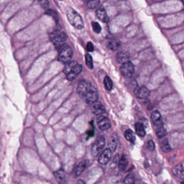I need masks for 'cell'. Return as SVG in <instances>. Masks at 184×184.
<instances>
[{
    "label": "cell",
    "instance_id": "obj_1",
    "mask_svg": "<svg viewBox=\"0 0 184 184\" xmlns=\"http://www.w3.org/2000/svg\"><path fill=\"white\" fill-rule=\"evenodd\" d=\"M66 15L70 23L77 29L84 28L83 19L78 13L71 7L68 6L66 9Z\"/></svg>",
    "mask_w": 184,
    "mask_h": 184
},
{
    "label": "cell",
    "instance_id": "obj_26",
    "mask_svg": "<svg viewBox=\"0 0 184 184\" xmlns=\"http://www.w3.org/2000/svg\"><path fill=\"white\" fill-rule=\"evenodd\" d=\"M104 84L107 90L111 91L113 88V82L109 76H106L104 79Z\"/></svg>",
    "mask_w": 184,
    "mask_h": 184
},
{
    "label": "cell",
    "instance_id": "obj_21",
    "mask_svg": "<svg viewBox=\"0 0 184 184\" xmlns=\"http://www.w3.org/2000/svg\"><path fill=\"white\" fill-rule=\"evenodd\" d=\"M124 136L128 141L131 143H135L136 141V136L134 132L130 129H128L124 133Z\"/></svg>",
    "mask_w": 184,
    "mask_h": 184
},
{
    "label": "cell",
    "instance_id": "obj_19",
    "mask_svg": "<svg viewBox=\"0 0 184 184\" xmlns=\"http://www.w3.org/2000/svg\"><path fill=\"white\" fill-rule=\"evenodd\" d=\"M128 164V158L125 154H123L122 156L119 160L118 169L121 172H124L126 170Z\"/></svg>",
    "mask_w": 184,
    "mask_h": 184
},
{
    "label": "cell",
    "instance_id": "obj_9",
    "mask_svg": "<svg viewBox=\"0 0 184 184\" xmlns=\"http://www.w3.org/2000/svg\"><path fill=\"white\" fill-rule=\"evenodd\" d=\"M97 123L99 128L101 130H107L111 126L109 118L105 116H100L97 119Z\"/></svg>",
    "mask_w": 184,
    "mask_h": 184
},
{
    "label": "cell",
    "instance_id": "obj_34",
    "mask_svg": "<svg viewBox=\"0 0 184 184\" xmlns=\"http://www.w3.org/2000/svg\"><path fill=\"white\" fill-rule=\"evenodd\" d=\"M148 148L150 151H154L155 148H156L154 141L152 140H150L148 141Z\"/></svg>",
    "mask_w": 184,
    "mask_h": 184
},
{
    "label": "cell",
    "instance_id": "obj_11",
    "mask_svg": "<svg viewBox=\"0 0 184 184\" xmlns=\"http://www.w3.org/2000/svg\"><path fill=\"white\" fill-rule=\"evenodd\" d=\"M91 111L92 113L97 116H100L105 114L106 110L104 105L98 101H97L91 104Z\"/></svg>",
    "mask_w": 184,
    "mask_h": 184
},
{
    "label": "cell",
    "instance_id": "obj_3",
    "mask_svg": "<svg viewBox=\"0 0 184 184\" xmlns=\"http://www.w3.org/2000/svg\"><path fill=\"white\" fill-rule=\"evenodd\" d=\"M105 145V137L103 136H101L96 139L92 144L91 148V154L93 156L96 157L99 155L101 152H102L103 148Z\"/></svg>",
    "mask_w": 184,
    "mask_h": 184
},
{
    "label": "cell",
    "instance_id": "obj_25",
    "mask_svg": "<svg viewBox=\"0 0 184 184\" xmlns=\"http://www.w3.org/2000/svg\"><path fill=\"white\" fill-rule=\"evenodd\" d=\"M120 45V43L119 41L118 40H112L109 42V43L108 44V47L110 49L113 51H115L118 49Z\"/></svg>",
    "mask_w": 184,
    "mask_h": 184
},
{
    "label": "cell",
    "instance_id": "obj_17",
    "mask_svg": "<svg viewBox=\"0 0 184 184\" xmlns=\"http://www.w3.org/2000/svg\"><path fill=\"white\" fill-rule=\"evenodd\" d=\"M118 143V136L116 132L114 133L112 135L108 143V146L109 149L112 152H115Z\"/></svg>",
    "mask_w": 184,
    "mask_h": 184
},
{
    "label": "cell",
    "instance_id": "obj_24",
    "mask_svg": "<svg viewBox=\"0 0 184 184\" xmlns=\"http://www.w3.org/2000/svg\"><path fill=\"white\" fill-rule=\"evenodd\" d=\"M156 135L159 139H161L167 135V130L164 125L160 126L157 128L156 130Z\"/></svg>",
    "mask_w": 184,
    "mask_h": 184
},
{
    "label": "cell",
    "instance_id": "obj_12",
    "mask_svg": "<svg viewBox=\"0 0 184 184\" xmlns=\"http://www.w3.org/2000/svg\"><path fill=\"white\" fill-rule=\"evenodd\" d=\"M112 152L107 148L104 150L99 157L98 162L101 165H106L109 162L111 158Z\"/></svg>",
    "mask_w": 184,
    "mask_h": 184
},
{
    "label": "cell",
    "instance_id": "obj_5",
    "mask_svg": "<svg viewBox=\"0 0 184 184\" xmlns=\"http://www.w3.org/2000/svg\"><path fill=\"white\" fill-rule=\"evenodd\" d=\"M120 73L124 77L130 78L132 76L135 72V66L130 61H128L123 63L120 66Z\"/></svg>",
    "mask_w": 184,
    "mask_h": 184
},
{
    "label": "cell",
    "instance_id": "obj_29",
    "mask_svg": "<svg viewBox=\"0 0 184 184\" xmlns=\"http://www.w3.org/2000/svg\"><path fill=\"white\" fill-rule=\"evenodd\" d=\"M135 182V177L132 174H130L126 176L123 181V184H134Z\"/></svg>",
    "mask_w": 184,
    "mask_h": 184
},
{
    "label": "cell",
    "instance_id": "obj_10",
    "mask_svg": "<svg viewBox=\"0 0 184 184\" xmlns=\"http://www.w3.org/2000/svg\"><path fill=\"white\" fill-rule=\"evenodd\" d=\"M134 94L137 98L146 99L150 95V91L145 86H142L136 88L134 90Z\"/></svg>",
    "mask_w": 184,
    "mask_h": 184
},
{
    "label": "cell",
    "instance_id": "obj_22",
    "mask_svg": "<svg viewBox=\"0 0 184 184\" xmlns=\"http://www.w3.org/2000/svg\"><path fill=\"white\" fill-rule=\"evenodd\" d=\"M117 59L118 62L121 63H124L128 61L129 55L126 52H121L118 53L117 56Z\"/></svg>",
    "mask_w": 184,
    "mask_h": 184
},
{
    "label": "cell",
    "instance_id": "obj_30",
    "mask_svg": "<svg viewBox=\"0 0 184 184\" xmlns=\"http://www.w3.org/2000/svg\"><path fill=\"white\" fill-rule=\"evenodd\" d=\"M45 14L47 15L51 16L52 17L54 18V19L55 20L56 22H57L58 21V16L57 13H56V11L52 10V9H48L46 12H45Z\"/></svg>",
    "mask_w": 184,
    "mask_h": 184
},
{
    "label": "cell",
    "instance_id": "obj_8",
    "mask_svg": "<svg viewBox=\"0 0 184 184\" xmlns=\"http://www.w3.org/2000/svg\"><path fill=\"white\" fill-rule=\"evenodd\" d=\"M83 66L81 64L77 63L73 66L69 73L66 75V78L69 81H73L81 73Z\"/></svg>",
    "mask_w": 184,
    "mask_h": 184
},
{
    "label": "cell",
    "instance_id": "obj_16",
    "mask_svg": "<svg viewBox=\"0 0 184 184\" xmlns=\"http://www.w3.org/2000/svg\"><path fill=\"white\" fill-rule=\"evenodd\" d=\"M88 161L87 160H84L82 161L81 162L77 165V166L75 169V172H74V177L75 178H78L79 176H81L82 174L83 173L85 169L88 166Z\"/></svg>",
    "mask_w": 184,
    "mask_h": 184
},
{
    "label": "cell",
    "instance_id": "obj_14",
    "mask_svg": "<svg viewBox=\"0 0 184 184\" xmlns=\"http://www.w3.org/2000/svg\"><path fill=\"white\" fill-rule=\"evenodd\" d=\"M54 176L58 184H68L66 174L63 169H60L54 172Z\"/></svg>",
    "mask_w": 184,
    "mask_h": 184
},
{
    "label": "cell",
    "instance_id": "obj_4",
    "mask_svg": "<svg viewBox=\"0 0 184 184\" xmlns=\"http://www.w3.org/2000/svg\"><path fill=\"white\" fill-rule=\"evenodd\" d=\"M67 38L68 36L66 34L60 30H55L50 35V39L56 47H58L64 43Z\"/></svg>",
    "mask_w": 184,
    "mask_h": 184
},
{
    "label": "cell",
    "instance_id": "obj_20",
    "mask_svg": "<svg viewBox=\"0 0 184 184\" xmlns=\"http://www.w3.org/2000/svg\"><path fill=\"white\" fill-rule=\"evenodd\" d=\"M135 130L137 135L139 137H144L146 135L145 130L143 124L138 122L135 124Z\"/></svg>",
    "mask_w": 184,
    "mask_h": 184
},
{
    "label": "cell",
    "instance_id": "obj_15",
    "mask_svg": "<svg viewBox=\"0 0 184 184\" xmlns=\"http://www.w3.org/2000/svg\"><path fill=\"white\" fill-rule=\"evenodd\" d=\"M97 16L101 21L104 23H107L109 21V18L107 15V12L103 6H101L97 9L96 11Z\"/></svg>",
    "mask_w": 184,
    "mask_h": 184
},
{
    "label": "cell",
    "instance_id": "obj_7",
    "mask_svg": "<svg viewBox=\"0 0 184 184\" xmlns=\"http://www.w3.org/2000/svg\"><path fill=\"white\" fill-rule=\"evenodd\" d=\"M84 101L88 104H92L96 102L98 99V93L96 88L93 86L92 89L89 91L88 94L85 95L83 97Z\"/></svg>",
    "mask_w": 184,
    "mask_h": 184
},
{
    "label": "cell",
    "instance_id": "obj_36",
    "mask_svg": "<svg viewBox=\"0 0 184 184\" xmlns=\"http://www.w3.org/2000/svg\"><path fill=\"white\" fill-rule=\"evenodd\" d=\"M41 6L43 7V8L47 9L49 6V1H41L40 2Z\"/></svg>",
    "mask_w": 184,
    "mask_h": 184
},
{
    "label": "cell",
    "instance_id": "obj_33",
    "mask_svg": "<svg viewBox=\"0 0 184 184\" xmlns=\"http://www.w3.org/2000/svg\"><path fill=\"white\" fill-rule=\"evenodd\" d=\"M119 155L118 154H117L116 155V157H115V158H114V160L112 161V162L111 164H110V168L111 169H115V167H116V165L117 164V163H118V161H119Z\"/></svg>",
    "mask_w": 184,
    "mask_h": 184
},
{
    "label": "cell",
    "instance_id": "obj_6",
    "mask_svg": "<svg viewBox=\"0 0 184 184\" xmlns=\"http://www.w3.org/2000/svg\"><path fill=\"white\" fill-rule=\"evenodd\" d=\"M93 87L91 83L90 82L87 81L86 80H83L79 82L77 88V93L79 94L80 96L83 98L86 94L89 92Z\"/></svg>",
    "mask_w": 184,
    "mask_h": 184
},
{
    "label": "cell",
    "instance_id": "obj_27",
    "mask_svg": "<svg viewBox=\"0 0 184 184\" xmlns=\"http://www.w3.org/2000/svg\"><path fill=\"white\" fill-rule=\"evenodd\" d=\"M77 63H78L75 61H70V62H68V63H66L65 66L64 67V69H63V72L66 75H67L69 73V71L71 70V69L73 68V66Z\"/></svg>",
    "mask_w": 184,
    "mask_h": 184
},
{
    "label": "cell",
    "instance_id": "obj_28",
    "mask_svg": "<svg viewBox=\"0 0 184 184\" xmlns=\"http://www.w3.org/2000/svg\"><path fill=\"white\" fill-rule=\"evenodd\" d=\"M86 66H88L89 69L90 70H92L94 68V64H93V61H92V56L89 54H86Z\"/></svg>",
    "mask_w": 184,
    "mask_h": 184
},
{
    "label": "cell",
    "instance_id": "obj_13",
    "mask_svg": "<svg viewBox=\"0 0 184 184\" xmlns=\"http://www.w3.org/2000/svg\"><path fill=\"white\" fill-rule=\"evenodd\" d=\"M151 119L154 126L159 128L163 125V118L161 114L158 111H154L152 112L151 116Z\"/></svg>",
    "mask_w": 184,
    "mask_h": 184
},
{
    "label": "cell",
    "instance_id": "obj_37",
    "mask_svg": "<svg viewBox=\"0 0 184 184\" xmlns=\"http://www.w3.org/2000/svg\"><path fill=\"white\" fill-rule=\"evenodd\" d=\"M76 184H86V183L84 182L83 180L81 179V180H78Z\"/></svg>",
    "mask_w": 184,
    "mask_h": 184
},
{
    "label": "cell",
    "instance_id": "obj_32",
    "mask_svg": "<svg viewBox=\"0 0 184 184\" xmlns=\"http://www.w3.org/2000/svg\"><path fill=\"white\" fill-rule=\"evenodd\" d=\"M99 3V1H90L87 3V6L90 9L96 8Z\"/></svg>",
    "mask_w": 184,
    "mask_h": 184
},
{
    "label": "cell",
    "instance_id": "obj_35",
    "mask_svg": "<svg viewBox=\"0 0 184 184\" xmlns=\"http://www.w3.org/2000/svg\"><path fill=\"white\" fill-rule=\"evenodd\" d=\"M86 50L88 52H94V46L93 45L92 42H89L86 45Z\"/></svg>",
    "mask_w": 184,
    "mask_h": 184
},
{
    "label": "cell",
    "instance_id": "obj_2",
    "mask_svg": "<svg viewBox=\"0 0 184 184\" xmlns=\"http://www.w3.org/2000/svg\"><path fill=\"white\" fill-rule=\"evenodd\" d=\"M73 56V50L68 45H62L58 55V61L62 63L66 64L70 62Z\"/></svg>",
    "mask_w": 184,
    "mask_h": 184
},
{
    "label": "cell",
    "instance_id": "obj_23",
    "mask_svg": "<svg viewBox=\"0 0 184 184\" xmlns=\"http://www.w3.org/2000/svg\"><path fill=\"white\" fill-rule=\"evenodd\" d=\"M161 148L164 153H169L171 151L172 148L167 139H165L161 143Z\"/></svg>",
    "mask_w": 184,
    "mask_h": 184
},
{
    "label": "cell",
    "instance_id": "obj_31",
    "mask_svg": "<svg viewBox=\"0 0 184 184\" xmlns=\"http://www.w3.org/2000/svg\"><path fill=\"white\" fill-rule=\"evenodd\" d=\"M92 26L93 30H94V31L96 33L99 34V32H101V30H102V28H101L100 24L98 22H92Z\"/></svg>",
    "mask_w": 184,
    "mask_h": 184
},
{
    "label": "cell",
    "instance_id": "obj_18",
    "mask_svg": "<svg viewBox=\"0 0 184 184\" xmlns=\"http://www.w3.org/2000/svg\"><path fill=\"white\" fill-rule=\"evenodd\" d=\"M172 174L177 178H179L182 180L184 179V168L182 164H178L176 165L172 169Z\"/></svg>",
    "mask_w": 184,
    "mask_h": 184
}]
</instances>
